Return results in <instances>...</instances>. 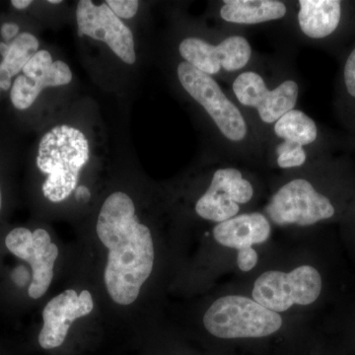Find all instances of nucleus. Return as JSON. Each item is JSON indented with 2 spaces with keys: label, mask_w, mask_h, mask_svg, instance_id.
Returning a JSON list of instances; mask_svg holds the SVG:
<instances>
[{
  "label": "nucleus",
  "mask_w": 355,
  "mask_h": 355,
  "mask_svg": "<svg viewBox=\"0 0 355 355\" xmlns=\"http://www.w3.org/2000/svg\"><path fill=\"white\" fill-rule=\"evenodd\" d=\"M268 220L279 226H311L335 216V207L304 178L287 182L266 207Z\"/></svg>",
  "instance_id": "423d86ee"
},
{
  "label": "nucleus",
  "mask_w": 355,
  "mask_h": 355,
  "mask_svg": "<svg viewBox=\"0 0 355 355\" xmlns=\"http://www.w3.org/2000/svg\"><path fill=\"white\" fill-rule=\"evenodd\" d=\"M89 144L80 130L62 125L51 128L40 142L37 166L48 175L43 184L44 197L60 202L76 190L79 173L88 162Z\"/></svg>",
  "instance_id": "f03ea898"
},
{
  "label": "nucleus",
  "mask_w": 355,
  "mask_h": 355,
  "mask_svg": "<svg viewBox=\"0 0 355 355\" xmlns=\"http://www.w3.org/2000/svg\"><path fill=\"white\" fill-rule=\"evenodd\" d=\"M72 72L62 60L53 62L48 51H38L15 79L10 98L18 110L30 108L44 88L58 87L71 83Z\"/></svg>",
  "instance_id": "f8f14e48"
},
{
  "label": "nucleus",
  "mask_w": 355,
  "mask_h": 355,
  "mask_svg": "<svg viewBox=\"0 0 355 355\" xmlns=\"http://www.w3.org/2000/svg\"><path fill=\"white\" fill-rule=\"evenodd\" d=\"M79 35H86L104 42L110 49L128 64L137 60L135 40L128 27L105 3L96 6L91 0H80L76 9Z\"/></svg>",
  "instance_id": "9b49d317"
},
{
  "label": "nucleus",
  "mask_w": 355,
  "mask_h": 355,
  "mask_svg": "<svg viewBox=\"0 0 355 355\" xmlns=\"http://www.w3.org/2000/svg\"><path fill=\"white\" fill-rule=\"evenodd\" d=\"M298 7L299 29L309 39L331 36L342 19V2L338 0H300Z\"/></svg>",
  "instance_id": "2eb2a0df"
},
{
  "label": "nucleus",
  "mask_w": 355,
  "mask_h": 355,
  "mask_svg": "<svg viewBox=\"0 0 355 355\" xmlns=\"http://www.w3.org/2000/svg\"><path fill=\"white\" fill-rule=\"evenodd\" d=\"M282 324L279 313L241 295L216 299L203 316L210 335L226 340L265 338L279 331Z\"/></svg>",
  "instance_id": "7ed1b4c3"
},
{
  "label": "nucleus",
  "mask_w": 355,
  "mask_h": 355,
  "mask_svg": "<svg viewBox=\"0 0 355 355\" xmlns=\"http://www.w3.org/2000/svg\"><path fill=\"white\" fill-rule=\"evenodd\" d=\"M0 32H1L2 38L6 40V42H10L11 40H14L18 36L19 26L15 23H4L1 26Z\"/></svg>",
  "instance_id": "5701e85b"
},
{
  "label": "nucleus",
  "mask_w": 355,
  "mask_h": 355,
  "mask_svg": "<svg viewBox=\"0 0 355 355\" xmlns=\"http://www.w3.org/2000/svg\"><path fill=\"white\" fill-rule=\"evenodd\" d=\"M96 231L109 252L104 280L110 297L119 305L132 304L153 270L150 229L135 216L132 198L116 191L103 203Z\"/></svg>",
  "instance_id": "f257e3e1"
},
{
  "label": "nucleus",
  "mask_w": 355,
  "mask_h": 355,
  "mask_svg": "<svg viewBox=\"0 0 355 355\" xmlns=\"http://www.w3.org/2000/svg\"><path fill=\"white\" fill-rule=\"evenodd\" d=\"M2 207V195H1V190H0V210H1Z\"/></svg>",
  "instance_id": "bb28decb"
},
{
  "label": "nucleus",
  "mask_w": 355,
  "mask_h": 355,
  "mask_svg": "<svg viewBox=\"0 0 355 355\" xmlns=\"http://www.w3.org/2000/svg\"><path fill=\"white\" fill-rule=\"evenodd\" d=\"M49 3L51 4H60L62 3V0H49Z\"/></svg>",
  "instance_id": "a878e982"
},
{
  "label": "nucleus",
  "mask_w": 355,
  "mask_h": 355,
  "mask_svg": "<svg viewBox=\"0 0 355 355\" xmlns=\"http://www.w3.org/2000/svg\"><path fill=\"white\" fill-rule=\"evenodd\" d=\"M106 4L120 19H130L135 17L139 6L137 0H108Z\"/></svg>",
  "instance_id": "aec40b11"
},
{
  "label": "nucleus",
  "mask_w": 355,
  "mask_h": 355,
  "mask_svg": "<svg viewBox=\"0 0 355 355\" xmlns=\"http://www.w3.org/2000/svg\"><path fill=\"white\" fill-rule=\"evenodd\" d=\"M272 226L261 212L238 214L228 220L216 224L212 230L214 240L221 246L238 252L253 249L254 245L268 241Z\"/></svg>",
  "instance_id": "4468645a"
},
{
  "label": "nucleus",
  "mask_w": 355,
  "mask_h": 355,
  "mask_svg": "<svg viewBox=\"0 0 355 355\" xmlns=\"http://www.w3.org/2000/svg\"><path fill=\"white\" fill-rule=\"evenodd\" d=\"M253 184L234 167L214 171L209 188L196 202L195 210L205 220L221 223L239 214L241 205L253 200Z\"/></svg>",
  "instance_id": "1a4fd4ad"
},
{
  "label": "nucleus",
  "mask_w": 355,
  "mask_h": 355,
  "mask_svg": "<svg viewBox=\"0 0 355 355\" xmlns=\"http://www.w3.org/2000/svg\"><path fill=\"white\" fill-rule=\"evenodd\" d=\"M177 76L182 87L207 112L224 139L233 144L246 141L250 135L249 123L214 77L186 62L178 65Z\"/></svg>",
  "instance_id": "20e7f679"
},
{
  "label": "nucleus",
  "mask_w": 355,
  "mask_h": 355,
  "mask_svg": "<svg viewBox=\"0 0 355 355\" xmlns=\"http://www.w3.org/2000/svg\"><path fill=\"white\" fill-rule=\"evenodd\" d=\"M275 162L280 169H294L302 167L307 162L305 147L282 141L275 147Z\"/></svg>",
  "instance_id": "6ab92c4d"
},
{
  "label": "nucleus",
  "mask_w": 355,
  "mask_h": 355,
  "mask_svg": "<svg viewBox=\"0 0 355 355\" xmlns=\"http://www.w3.org/2000/svg\"><path fill=\"white\" fill-rule=\"evenodd\" d=\"M286 3L279 0H225L219 16L224 22L234 25H258L286 17Z\"/></svg>",
  "instance_id": "dca6fc26"
},
{
  "label": "nucleus",
  "mask_w": 355,
  "mask_h": 355,
  "mask_svg": "<svg viewBox=\"0 0 355 355\" xmlns=\"http://www.w3.org/2000/svg\"><path fill=\"white\" fill-rule=\"evenodd\" d=\"M273 132L282 141L303 147L311 146L318 139L316 123L301 110L293 109L273 125Z\"/></svg>",
  "instance_id": "a211bd4d"
},
{
  "label": "nucleus",
  "mask_w": 355,
  "mask_h": 355,
  "mask_svg": "<svg viewBox=\"0 0 355 355\" xmlns=\"http://www.w3.org/2000/svg\"><path fill=\"white\" fill-rule=\"evenodd\" d=\"M343 77H345V84L347 92L352 97L355 98V48L350 53L347 62H345Z\"/></svg>",
  "instance_id": "412c9836"
},
{
  "label": "nucleus",
  "mask_w": 355,
  "mask_h": 355,
  "mask_svg": "<svg viewBox=\"0 0 355 355\" xmlns=\"http://www.w3.org/2000/svg\"><path fill=\"white\" fill-rule=\"evenodd\" d=\"M11 4L16 9H19V10H23V9L27 8L32 4L31 0H12L11 1Z\"/></svg>",
  "instance_id": "393cba45"
},
{
  "label": "nucleus",
  "mask_w": 355,
  "mask_h": 355,
  "mask_svg": "<svg viewBox=\"0 0 355 355\" xmlns=\"http://www.w3.org/2000/svg\"><path fill=\"white\" fill-rule=\"evenodd\" d=\"M7 249L18 258L29 263L32 268V282L28 294L39 299L48 291L53 279V268L58 257V248L51 242V236L44 229L31 231L15 228L7 235Z\"/></svg>",
  "instance_id": "9d476101"
},
{
  "label": "nucleus",
  "mask_w": 355,
  "mask_h": 355,
  "mask_svg": "<svg viewBox=\"0 0 355 355\" xmlns=\"http://www.w3.org/2000/svg\"><path fill=\"white\" fill-rule=\"evenodd\" d=\"M39 41L30 33L18 35L10 44L0 43V90L10 89L13 76L24 69L33 55L39 51Z\"/></svg>",
  "instance_id": "f3484780"
},
{
  "label": "nucleus",
  "mask_w": 355,
  "mask_h": 355,
  "mask_svg": "<svg viewBox=\"0 0 355 355\" xmlns=\"http://www.w3.org/2000/svg\"><path fill=\"white\" fill-rule=\"evenodd\" d=\"M259 261V254L253 249L245 250V251L238 252L237 266L242 272H248L253 270Z\"/></svg>",
  "instance_id": "4be33fe9"
},
{
  "label": "nucleus",
  "mask_w": 355,
  "mask_h": 355,
  "mask_svg": "<svg viewBox=\"0 0 355 355\" xmlns=\"http://www.w3.org/2000/svg\"><path fill=\"white\" fill-rule=\"evenodd\" d=\"M232 91L244 108L253 109L261 123L275 125L297 105L300 88L293 79H286L270 88L259 72L245 70L235 77Z\"/></svg>",
  "instance_id": "0eeeda50"
},
{
  "label": "nucleus",
  "mask_w": 355,
  "mask_h": 355,
  "mask_svg": "<svg viewBox=\"0 0 355 355\" xmlns=\"http://www.w3.org/2000/svg\"><path fill=\"white\" fill-rule=\"evenodd\" d=\"M322 277L312 266H300L284 272L268 270L254 282L252 297L275 313L286 312L292 306H307L319 298Z\"/></svg>",
  "instance_id": "39448f33"
},
{
  "label": "nucleus",
  "mask_w": 355,
  "mask_h": 355,
  "mask_svg": "<svg viewBox=\"0 0 355 355\" xmlns=\"http://www.w3.org/2000/svg\"><path fill=\"white\" fill-rule=\"evenodd\" d=\"M77 200H84V202H87L89 198H90V191H89L87 188L85 187H78V189H76V196Z\"/></svg>",
  "instance_id": "b1692460"
},
{
  "label": "nucleus",
  "mask_w": 355,
  "mask_h": 355,
  "mask_svg": "<svg viewBox=\"0 0 355 355\" xmlns=\"http://www.w3.org/2000/svg\"><path fill=\"white\" fill-rule=\"evenodd\" d=\"M94 308V301L88 291L80 294L67 289L44 306V326L39 335V343L44 349L60 347L67 338L71 324L79 318L87 316Z\"/></svg>",
  "instance_id": "ddd939ff"
},
{
  "label": "nucleus",
  "mask_w": 355,
  "mask_h": 355,
  "mask_svg": "<svg viewBox=\"0 0 355 355\" xmlns=\"http://www.w3.org/2000/svg\"><path fill=\"white\" fill-rule=\"evenodd\" d=\"M179 53L203 73L214 77L246 69L253 55L251 44L241 35H230L214 44L198 37H188L179 44Z\"/></svg>",
  "instance_id": "6e6552de"
}]
</instances>
